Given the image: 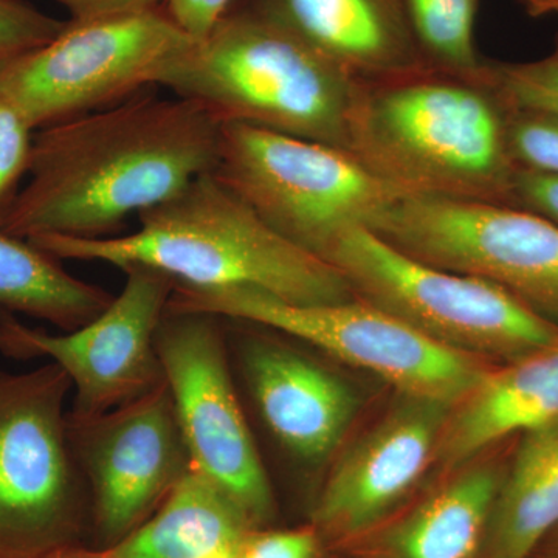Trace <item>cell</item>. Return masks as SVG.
Here are the masks:
<instances>
[{
    "label": "cell",
    "mask_w": 558,
    "mask_h": 558,
    "mask_svg": "<svg viewBox=\"0 0 558 558\" xmlns=\"http://www.w3.org/2000/svg\"><path fill=\"white\" fill-rule=\"evenodd\" d=\"M558 529V421L521 436L502 475L484 558H531Z\"/></svg>",
    "instance_id": "cell-20"
},
{
    "label": "cell",
    "mask_w": 558,
    "mask_h": 558,
    "mask_svg": "<svg viewBox=\"0 0 558 558\" xmlns=\"http://www.w3.org/2000/svg\"><path fill=\"white\" fill-rule=\"evenodd\" d=\"M548 558H558V546L549 554Z\"/></svg>",
    "instance_id": "cell-33"
},
{
    "label": "cell",
    "mask_w": 558,
    "mask_h": 558,
    "mask_svg": "<svg viewBox=\"0 0 558 558\" xmlns=\"http://www.w3.org/2000/svg\"><path fill=\"white\" fill-rule=\"evenodd\" d=\"M396 521L381 542L385 558H484L505 470L494 461L462 465Z\"/></svg>",
    "instance_id": "cell-19"
},
{
    "label": "cell",
    "mask_w": 558,
    "mask_h": 558,
    "mask_svg": "<svg viewBox=\"0 0 558 558\" xmlns=\"http://www.w3.org/2000/svg\"><path fill=\"white\" fill-rule=\"evenodd\" d=\"M124 288L97 318L69 332L24 325L0 310V354L47 359L75 391V416H94L146 395L165 380L156 336L175 281L145 266L124 267Z\"/></svg>",
    "instance_id": "cell-12"
},
{
    "label": "cell",
    "mask_w": 558,
    "mask_h": 558,
    "mask_svg": "<svg viewBox=\"0 0 558 558\" xmlns=\"http://www.w3.org/2000/svg\"><path fill=\"white\" fill-rule=\"evenodd\" d=\"M357 80L425 68L403 0H240Z\"/></svg>",
    "instance_id": "cell-16"
},
{
    "label": "cell",
    "mask_w": 558,
    "mask_h": 558,
    "mask_svg": "<svg viewBox=\"0 0 558 558\" xmlns=\"http://www.w3.org/2000/svg\"><path fill=\"white\" fill-rule=\"evenodd\" d=\"M373 233L411 258L495 282L558 326V227L524 209L407 196Z\"/></svg>",
    "instance_id": "cell-11"
},
{
    "label": "cell",
    "mask_w": 558,
    "mask_h": 558,
    "mask_svg": "<svg viewBox=\"0 0 558 558\" xmlns=\"http://www.w3.org/2000/svg\"><path fill=\"white\" fill-rule=\"evenodd\" d=\"M168 312H201L278 330L380 377L399 395L454 405L490 368L422 336L395 315L354 299L301 306L253 288L201 289L175 282Z\"/></svg>",
    "instance_id": "cell-6"
},
{
    "label": "cell",
    "mask_w": 558,
    "mask_h": 558,
    "mask_svg": "<svg viewBox=\"0 0 558 558\" xmlns=\"http://www.w3.org/2000/svg\"><path fill=\"white\" fill-rule=\"evenodd\" d=\"M451 407L399 395L376 425L341 451L312 508V526L322 538L368 534L410 497L436 461Z\"/></svg>",
    "instance_id": "cell-14"
},
{
    "label": "cell",
    "mask_w": 558,
    "mask_h": 558,
    "mask_svg": "<svg viewBox=\"0 0 558 558\" xmlns=\"http://www.w3.org/2000/svg\"><path fill=\"white\" fill-rule=\"evenodd\" d=\"M35 131L9 101L0 97V216L27 175Z\"/></svg>",
    "instance_id": "cell-26"
},
{
    "label": "cell",
    "mask_w": 558,
    "mask_h": 558,
    "mask_svg": "<svg viewBox=\"0 0 558 558\" xmlns=\"http://www.w3.org/2000/svg\"><path fill=\"white\" fill-rule=\"evenodd\" d=\"M422 61L451 72H476L484 58L476 50L481 0H403Z\"/></svg>",
    "instance_id": "cell-22"
},
{
    "label": "cell",
    "mask_w": 558,
    "mask_h": 558,
    "mask_svg": "<svg viewBox=\"0 0 558 558\" xmlns=\"http://www.w3.org/2000/svg\"><path fill=\"white\" fill-rule=\"evenodd\" d=\"M240 558H322V535L314 526L250 532Z\"/></svg>",
    "instance_id": "cell-27"
},
{
    "label": "cell",
    "mask_w": 558,
    "mask_h": 558,
    "mask_svg": "<svg viewBox=\"0 0 558 558\" xmlns=\"http://www.w3.org/2000/svg\"><path fill=\"white\" fill-rule=\"evenodd\" d=\"M322 259L355 299L462 354L506 363L558 341V326L508 290L411 258L366 227L341 231Z\"/></svg>",
    "instance_id": "cell-5"
},
{
    "label": "cell",
    "mask_w": 558,
    "mask_h": 558,
    "mask_svg": "<svg viewBox=\"0 0 558 558\" xmlns=\"http://www.w3.org/2000/svg\"><path fill=\"white\" fill-rule=\"evenodd\" d=\"M68 432L89 487L100 548L148 519L193 469L165 380L105 413L75 416L68 411Z\"/></svg>",
    "instance_id": "cell-13"
},
{
    "label": "cell",
    "mask_w": 558,
    "mask_h": 558,
    "mask_svg": "<svg viewBox=\"0 0 558 558\" xmlns=\"http://www.w3.org/2000/svg\"><path fill=\"white\" fill-rule=\"evenodd\" d=\"M216 178L267 226L322 258L341 231L369 229L407 197L351 150L242 123H223Z\"/></svg>",
    "instance_id": "cell-7"
},
{
    "label": "cell",
    "mask_w": 558,
    "mask_h": 558,
    "mask_svg": "<svg viewBox=\"0 0 558 558\" xmlns=\"http://www.w3.org/2000/svg\"><path fill=\"white\" fill-rule=\"evenodd\" d=\"M519 2L524 13L534 20L558 14V0H519Z\"/></svg>",
    "instance_id": "cell-31"
},
{
    "label": "cell",
    "mask_w": 558,
    "mask_h": 558,
    "mask_svg": "<svg viewBox=\"0 0 558 558\" xmlns=\"http://www.w3.org/2000/svg\"><path fill=\"white\" fill-rule=\"evenodd\" d=\"M486 65L513 108L558 113V35L553 50L539 60H486Z\"/></svg>",
    "instance_id": "cell-23"
},
{
    "label": "cell",
    "mask_w": 558,
    "mask_h": 558,
    "mask_svg": "<svg viewBox=\"0 0 558 558\" xmlns=\"http://www.w3.org/2000/svg\"><path fill=\"white\" fill-rule=\"evenodd\" d=\"M70 392L54 363L25 373L0 365V558L73 548L84 481L69 440Z\"/></svg>",
    "instance_id": "cell-9"
},
{
    "label": "cell",
    "mask_w": 558,
    "mask_h": 558,
    "mask_svg": "<svg viewBox=\"0 0 558 558\" xmlns=\"http://www.w3.org/2000/svg\"><path fill=\"white\" fill-rule=\"evenodd\" d=\"M245 513L191 469L159 508L106 548H70L76 558H240L250 532Z\"/></svg>",
    "instance_id": "cell-18"
},
{
    "label": "cell",
    "mask_w": 558,
    "mask_h": 558,
    "mask_svg": "<svg viewBox=\"0 0 558 558\" xmlns=\"http://www.w3.org/2000/svg\"><path fill=\"white\" fill-rule=\"evenodd\" d=\"M113 295L73 277L61 259L0 230V310L27 315L69 332L97 318Z\"/></svg>",
    "instance_id": "cell-21"
},
{
    "label": "cell",
    "mask_w": 558,
    "mask_h": 558,
    "mask_svg": "<svg viewBox=\"0 0 558 558\" xmlns=\"http://www.w3.org/2000/svg\"><path fill=\"white\" fill-rule=\"evenodd\" d=\"M233 0H167V11L191 38L202 39L218 24Z\"/></svg>",
    "instance_id": "cell-29"
},
{
    "label": "cell",
    "mask_w": 558,
    "mask_h": 558,
    "mask_svg": "<svg viewBox=\"0 0 558 558\" xmlns=\"http://www.w3.org/2000/svg\"><path fill=\"white\" fill-rule=\"evenodd\" d=\"M513 208L534 213L558 227V175L520 170L513 185Z\"/></svg>",
    "instance_id": "cell-28"
},
{
    "label": "cell",
    "mask_w": 558,
    "mask_h": 558,
    "mask_svg": "<svg viewBox=\"0 0 558 558\" xmlns=\"http://www.w3.org/2000/svg\"><path fill=\"white\" fill-rule=\"evenodd\" d=\"M240 323V368L264 427L301 464L328 461L357 414L354 389L277 330L250 323L255 330L248 332Z\"/></svg>",
    "instance_id": "cell-15"
},
{
    "label": "cell",
    "mask_w": 558,
    "mask_h": 558,
    "mask_svg": "<svg viewBox=\"0 0 558 558\" xmlns=\"http://www.w3.org/2000/svg\"><path fill=\"white\" fill-rule=\"evenodd\" d=\"M65 24L24 0H0V62L50 43Z\"/></svg>",
    "instance_id": "cell-25"
},
{
    "label": "cell",
    "mask_w": 558,
    "mask_h": 558,
    "mask_svg": "<svg viewBox=\"0 0 558 558\" xmlns=\"http://www.w3.org/2000/svg\"><path fill=\"white\" fill-rule=\"evenodd\" d=\"M512 112L486 58L476 72L425 65L357 80L348 150L405 196L513 208Z\"/></svg>",
    "instance_id": "cell-2"
},
{
    "label": "cell",
    "mask_w": 558,
    "mask_h": 558,
    "mask_svg": "<svg viewBox=\"0 0 558 558\" xmlns=\"http://www.w3.org/2000/svg\"><path fill=\"white\" fill-rule=\"evenodd\" d=\"M156 347L191 465L253 526H266L277 510L274 488L234 387L226 319L165 312Z\"/></svg>",
    "instance_id": "cell-10"
},
{
    "label": "cell",
    "mask_w": 558,
    "mask_h": 558,
    "mask_svg": "<svg viewBox=\"0 0 558 558\" xmlns=\"http://www.w3.org/2000/svg\"><path fill=\"white\" fill-rule=\"evenodd\" d=\"M46 558H76L73 556L72 550L70 548L58 550V553L51 554V556Z\"/></svg>",
    "instance_id": "cell-32"
},
{
    "label": "cell",
    "mask_w": 558,
    "mask_h": 558,
    "mask_svg": "<svg viewBox=\"0 0 558 558\" xmlns=\"http://www.w3.org/2000/svg\"><path fill=\"white\" fill-rule=\"evenodd\" d=\"M72 14V21H89L109 14L157 9L163 0H60Z\"/></svg>",
    "instance_id": "cell-30"
},
{
    "label": "cell",
    "mask_w": 558,
    "mask_h": 558,
    "mask_svg": "<svg viewBox=\"0 0 558 558\" xmlns=\"http://www.w3.org/2000/svg\"><path fill=\"white\" fill-rule=\"evenodd\" d=\"M509 146L520 170L558 175V113L513 108Z\"/></svg>",
    "instance_id": "cell-24"
},
{
    "label": "cell",
    "mask_w": 558,
    "mask_h": 558,
    "mask_svg": "<svg viewBox=\"0 0 558 558\" xmlns=\"http://www.w3.org/2000/svg\"><path fill=\"white\" fill-rule=\"evenodd\" d=\"M194 40L160 7L70 20L50 43L0 62V97L43 130L159 86Z\"/></svg>",
    "instance_id": "cell-8"
},
{
    "label": "cell",
    "mask_w": 558,
    "mask_h": 558,
    "mask_svg": "<svg viewBox=\"0 0 558 558\" xmlns=\"http://www.w3.org/2000/svg\"><path fill=\"white\" fill-rule=\"evenodd\" d=\"M222 123L154 87L33 134L27 183L0 216L22 240L117 236L126 220L215 172Z\"/></svg>",
    "instance_id": "cell-1"
},
{
    "label": "cell",
    "mask_w": 558,
    "mask_h": 558,
    "mask_svg": "<svg viewBox=\"0 0 558 558\" xmlns=\"http://www.w3.org/2000/svg\"><path fill=\"white\" fill-rule=\"evenodd\" d=\"M28 241L61 260L145 266L190 288H253L301 306L355 299L336 267L267 226L215 172L143 211L130 234Z\"/></svg>",
    "instance_id": "cell-3"
},
{
    "label": "cell",
    "mask_w": 558,
    "mask_h": 558,
    "mask_svg": "<svg viewBox=\"0 0 558 558\" xmlns=\"http://www.w3.org/2000/svg\"><path fill=\"white\" fill-rule=\"evenodd\" d=\"M558 421V341L523 357L490 366L451 407L436 461L457 470L515 433Z\"/></svg>",
    "instance_id": "cell-17"
},
{
    "label": "cell",
    "mask_w": 558,
    "mask_h": 558,
    "mask_svg": "<svg viewBox=\"0 0 558 558\" xmlns=\"http://www.w3.org/2000/svg\"><path fill=\"white\" fill-rule=\"evenodd\" d=\"M354 76L263 14L233 0L159 86L242 123L348 149Z\"/></svg>",
    "instance_id": "cell-4"
}]
</instances>
